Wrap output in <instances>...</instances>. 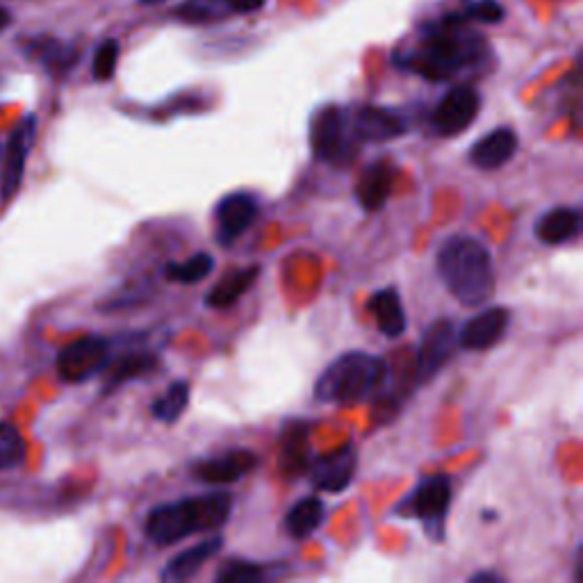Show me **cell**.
<instances>
[{
  "label": "cell",
  "instance_id": "1",
  "mask_svg": "<svg viewBox=\"0 0 583 583\" xmlns=\"http://www.w3.org/2000/svg\"><path fill=\"white\" fill-rule=\"evenodd\" d=\"M486 56V41L470 31L465 19L449 16L436 25L422 28L417 44L403 53L399 66L426 81H451L463 71L474 69Z\"/></svg>",
  "mask_w": 583,
  "mask_h": 583
},
{
  "label": "cell",
  "instance_id": "2",
  "mask_svg": "<svg viewBox=\"0 0 583 583\" xmlns=\"http://www.w3.org/2000/svg\"><path fill=\"white\" fill-rule=\"evenodd\" d=\"M436 269L449 294L465 308H478L497 290L488 246L470 235H451L438 248Z\"/></svg>",
  "mask_w": 583,
  "mask_h": 583
},
{
  "label": "cell",
  "instance_id": "3",
  "mask_svg": "<svg viewBox=\"0 0 583 583\" xmlns=\"http://www.w3.org/2000/svg\"><path fill=\"white\" fill-rule=\"evenodd\" d=\"M233 513V495L210 493L156 506L144 522V534L156 545H175L194 534L221 529Z\"/></svg>",
  "mask_w": 583,
  "mask_h": 583
},
{
  "label": "cell",
  "instance_id": "4",
  "mask_svg": "<svg viewBox=\"0 0 583 583\" xmlns=\"http://www.w3.org/2000/svg\"><path fill=\"white\" fill-rule=\"evenodd\" d=\"M388 384V363L367 351L342 353L328 365L315 384V399L321 403L356 405L381 392Z\"/></svg>",
  "mask_w": 583,
  "mask_h": 583
},
{
  "label": "cell",
  "instance_id": "5",
  "mask_svg": "<svg viewBox=\"0 0 583 583\" xmlns=\"http://www.w3.org/2000/svg\"><path fill=\"white\" fill-rule=\"evenodd\" d=\"M451 506V478L447 474L424 476L399 506L401 518L417 520L424 526V534L434 541H445L447 515Z\"/></svg>",
  "mask_w": 583,
  "mask_h": 583
},
{
  "label": "cell",
  "instance_id": "6",
  "mask_svg": "<svg viewBox=\"0 0 583 583\" xmlns=\"http://www.w3.org/2000/svg\"><path fill=\"white\" fill-rule=\"evenodd\" d=\"M311 148L319 162L344 169L359 156V142L353 137L347 114L338 106H326L311 121Z\"/></svg>",
  "mask_w": 583,
  "mask_h": 583
},
{
  "label": "cell",
  "instance_id": "7",
  "mask_svg": "<svg viewBox=\"0 0 583 583\" xmlns=\"http://www.w3.org/2000/svg\"><path fill=\"white\" fill-rule=\"evenodd\" d=\"M456 324L447 317L430 321L424 331L415 363H413V384L426 386L430 378H436L445 365L456 356V347H459V336H456Z\"/></svg>",
  "mask_w": 583,
  "mask_h": 583
},
{
  "label": "cell",
  "instance_id": "8",
  "mask_svg": "<svg viewBox=\"0 0 583 583\" xmlns=\"http://www.w3.org/2000/svg\"><path fill=\"white\" fill-rule=\"evenodd\" d=\"M112 361V340L104 336H85L73 340L58 353V374L66 384H85L106 372Z\"/></svg>",
  "mask_w": 583,
  "mask_h": 583
},
{
  "label": "cell",
  "instance_id": "9",
  "mask_svg": "<svg viewBox=\"0 0 583 583\" xmlns=\"http://www.w3.org/2000/svg\"><path fill=\"white\" fill-rule=\"evenodd\" d=\"M481 110V94L472 85H456L449 89L430 114V125L440 137L465 133Z\"/></svg>",
  "mask_w": 583,
  "mask_h": 583
},
{
  "label": "cell",
  "instance_id": "10",
  "mask_svg": "<svg viewBox=\"0 0 583 583\" xmlns=\"http://www.w3.org/2000/svg\"><path fill=\"white\" fill-rule=\"evenodd\" d=\"M356 467H359L356 445L344 442L342 447L328 451V453H321V456H317V459L311 461V465H308L311 484L315 490L340 495L342 490H347L351 486Z\"/></svg>",
  "mask_w": 583,
  "mask_h": 583
},
{
  "label": "cell",
  "instance_id": "11",
  "mask_svg": "<svg viewBox=\"0 0 583 583\" xmlns=\"http://www.w3.org/2000/svg\"><path fill=\"white\" fill-rule=\"evenodd\" d=\"M258 215H260L258 198L251 192L226 194L215 208L217 242L221 246H233L248 228L256 223Z\"/></svg>",
  "mask_w": 583,
  "mask_h": 583
},
{
  "label": "cell",
  "instance_id": "12",
  "mask_svg": "<svg viewBox=\"0 0 583 583\" xmlns=\"http://www.w3.org/2000/svg\"><path fill=\"white\" fill-rule=\"evenodd\" d=\"M35 135H37V119L33 114L25 117L10 135L3 173H0V198L3 201L14 198L23 183L25 162H28L31 148L35 144Z\"/></svg>",
  "mask_w": 583,
  "mask_h": 583
},
{
  "label": "cell",
  "instance_id": "13",
  "mask_svg": "<svg viewBox=\"0 0 583 583\" xmlns=\"http://www.w3.org/2000/svg\"><path fill=\"white\" fill-rule=\"evenodd\" d=\"M511 326V311L503 306H493L484 313L470 317L459 336V347L465 351H486L499 344Z\"/></svg>",
  "mask_w": 583,
  "mask_h": 583
},
{
  "label": "cell",
  "instance_id": "14",
  "mask_svg": "<svg viewBox=\"0 0 583 583\" xmlns=\"http://www.w3.org/2000/svg\"><path fill=\"white\" fill-rule=\"evenodd\" d=\"M258 456L251 449H231L221 456H212V459L198 461L192 465V476L203 484H235V481L244 478L248 472L256 470Z\"/></svg>",
  "mask_w": 583,
  "mask_h": 583
},
{
  "label": "cell",
  "instance_id": "15",
  "mask_svg": "<svg viewBox=\"0 0 583 583\" xmlns=\"http://www.w3.org/2000/svg\"><path fill=\"white\" fill-rule=\"evenodd\" d=\"M351 133L359 144H386L409 133V125L388 108L365 106L353 117Z\"/></svg>",
  "mask_w": 583,
  "mask_h": 583
},
{
  "label": "cell",
  "instance_id": "16",
  "mask_svg": "<svg viewBox=\"0 0 583 583\" xmlns=\"http://www.w3.org/2000/svg\"><path fill=\"white\" fill-rule=\"evenodd\" d=\"M394 179H397V169L392 160L378 158L369 162L361 173L356 190H353V196H356L361 210L381 212L394 190Z\"/></svg>",
  "mask_w": 583,
  "mask_h": 583
},
{
  "label": "cell",
  "instance_id": "17",
  "mask_svg": "<svg viewBox=\"0 0 583 583\" xmlns=\"http://www.w3.org/2000/svg\"><path fill=\"white\" fill-rule=\"evenodd\" d=\"M518 146H520L518 133L509 129V125H501V129L474 142L467 158L481 171H497L515 158Z\"/></svg>",
  "mask_w": 583,
  "mask_h": 583
},
{
  "label": "cell",
  "instance_id": "18",
  "mask_svg": "<svg viewBox=\"0 0 583 583\" xmlns=\"http://www.w3.org/2000/svg\"><path fill=\"white\" fill-rule=\"evenodd\" d=\"M311 424L303 420H288L281 430V474L286 478H299L311 465Z\"/></svg>",
  "mask_w": 583,
  "mask_h": 583
},
{
  "label": "cell",
  "instance_id": "19",
  "mask_svg": "<svg viewBox=\"0 0 583 583\" xmlns=\"http://www.w3.org/2000/svg\"><path fill=\"white\" fill-rule=\"evenodd\" d=\"M581 233V210L579 208H551L543 212L534 226V235L541 244L559 246L574 240Z\"/></svg>",
  "mask_w": 583,
  "mask_h": 583
},
{
  "label": "cell",
  "instance_id": "20",
  "mask_svg": "<svg viewBox=\"0 0 583 583\" xmlns=\"http://www.w3.org/2000/svg\"><path fill=\"white\" fill-rule=\"evenodd\" d=\"M260 278V265H248L240 269H231L223 278L212 286L206 296V306L215 311H228L251 290V286Z\"/></svg>",
  "mask_w": 583,
  "mask_h": 583
},
{
  "label": "cell",
  "instance_id": "21",
  "mask_svg": "<svg viewBox=\"0 0 583 583\" xmlns=\"http://www.w3.org/2000/svg\"><path fill=\"white\" fill-rule=\"evenodd\" d=\"M367 311L376 319V326H378V331H381V336L397 340L405 333L409 319H405L401 296L394 288L374 292L367 301Z\"/></svg>",
  "mask_w": 583,
  "mask_h": 583
},
{
  "label": "cell",
  "instance_id": "22",
  "mask_svg": "<svg viewBox=\"0 0 583 583\" xmlns=\"http://www.w3.org/2000/svg\"><path fill=\"white\" fill-rule=\"evenodd\" d=\"M221 547H223V536H212V538L201 541L198 545H194V547H190L185 551H179L167 563V568L162 572V579L169 581V583L192 579L194 574L201 572L203 566L215 559V556L221 551Z\"/></svg>",
  "mask_w": 583,
  "mask_h": 583
},
{
  "label": "cell",
  "instance_id": "23",
  "mask_svg": "<svg viewBox=\"0 0 583 583\" xmlns=\"http://www.w3.org/2000/svg\"><path fill=\"white\" fill-rule=\"evenodd\" d=\"M158 365H160V359L156 356V353H150V351L123 353L121 359H117L114 363L110 361V365L106 367L108 369V376H106L104 392L106 394L108 392H114L123 384H129V381H135V378L154 374L158 369Z\"/></svg>",
  "mask_w": 583,
  "mask_h": 583
},
{
  "label": "cell",
  "instance_id": "24",
  "mask_svg": "<svg viewBox=\"0 0 583 583\" xmlns=\"http://www.w3.org/2000/svg\"><path fill=\"white\" fill-rule=\"evenodd\" d=\"M326 515V506L319 497L299 499L286 515V531L294 541H306L321 526Z\"/></svg>",
  "mask_w": 583,
  "mask_h": 583
},
{
  "label": "cell",
  "instance_id": "25",
  "mask_svg": "<svg viewBox=\"0 0 583 583\" xmlns=\"http://www.w3.org/2000/svg\"><path fill=\"white\" fill-rule=\"evenodd\" d=\"M31 53L53 75H64L78 62V48L58 39H41L31 44Z\"/></svg>",
  "mask_w": 583,
  "mask_h": 583
},
{
  "label": "cell",
  "instance_id": "26",
  "mask_svg": "<svg viewBox=\"0 0 583 583\" xmlns=\"http://www.w3.org/2000/svg\"><path fill=\"white\" fill-rule=\"evenodd\" d=\"M215 271V258L210 253H194V256L185 263H169L165 267V278L171 283L194 286L201 283L203 278H208Z\"/></svg>",
  "mask_w": 583,
  "mask_h": 583
},
{
  "label": "cell",
  "instance_id": "27",
  "mask_svg": "<svg viewBox=\"0 0 583 583\" xmlns=\"http://www.w3.org/2000/svg\"><path fill=\"white\" fill-rule=\"evenodd\" d=\"M190 405V384L187 381H173L165 394L158 397L154 403V415L158 422L165 424H175L181 420V415L187 411Z\"/></svg>",
  "mask_w": 583,
  "mask_h": 583
},
{
  "label": "cell",
  "instance_id": "28",
  "mask_svg": "<svg viewBox=\"0 0 583 583\" xmlns=\"http://www.w3.org/2000/svg\"><path fill=\"white\" fill-rule=\"evenodd\" d=\"M276 576L274 568L267 563H256V561H228L223 568L217 572L219 583H260Z\"/></svg>",
  "mask_w": 583,
  "mask_h": 583
},
{
  "label": "cell",
  "instance_id": "29",
  "mask_svg": "<svg viewBox=\"0 0 583 583\" xmlns=\"http://www.w3.org/2000/svg\"><path fill=\"white\" fill-rule=\"evenodd\" d=\"M25 461V440L14 424H0V472H10Z\"/></svg>",
  "mask_w": 583,
  "mask_h": 583
},
{
  "label": "cell",
  "instance_id": "30",
  "mask_svg": "<svg viewBox=\"0 0 583 583\" xmlns=\"http://www.w3.org/2000/svg\"><path fill=\"white\" fill-rule=\"evenodd\" d=\"M119 64V41L114 39H106L96 48V56H94V66L92 73L98 83H106L114 78V71Z\"/></svg>",
  "mask_w": 583,
  "mask_h": 583
},
{
  "label": "cell",
  "instance_id": "31",
  "mask_svg": "<svg viewBox=\"0 0 583 583\" xmlns=\"http://www.w3.org/2000/svg\"><path fill=\"white\" fill-rule=\"evenodd\" d=\"M503 16H506V10L501 8V3H497V0H476V3L470 5L467 10V19L478 21V23H488V25L501 23Z\"/></svg>",
  "mask_w": 583,
  "mask_h": 583
},
{
  "label": "cell",
  "instance_id": "32",
  "mask_svg": "<svg viewBox=\"0 0 583 583\" xmlns=\"http://www.w3.org/2000/svg\"><path fill=\"white\" fill-rule=\"evenodd\" d=\"M226 8L235 14H251L265 8L267 0H223Z\"/></svg>",
  "mask_w": 583,
  "mask_h": 583
},
{
  "label": "cell",
  "instance_id": "33",
  "mask_svg": "<svg viewBox=\"0 0 583 583\" xmlns=\"http://www.w3.org/2000/svg\"><path fill=\"white\" fill-rule=\"evenodd\" d=\"M470 581H472V583H501L503 576L497 574V572H493V570H484V572L472 574Z\"/></svg>",
  "mask_w": 583,
  "mask_h": 583
},
{
  "label": "cell",
  "instance_id": "34",
  "mask_svg": "<svg viewBox=\"0 0 583 583\" xmlns=\"http://www.w3.org/2000/svg\"><path fill=\"white\" fill-rule=\"evenodd\" d=\"M10 21H12V14H10V10H8V8H3V5H0V33H3V31L8 28Z\"/></svg>",
  "mask_w": 583,
  "mask_h": 583
},
{
  "label": "cell",
  "instance_id": "35",
  "mask_svg": "<svg viewBox=\"0 0 583 583\" xmlns=\"http://www.w3.org/2000/svg\"><path fill=\"white\" fill-rule=\"evenodd\" d=\"M139 3L142 5H160V3H165V0H139Z\"/></svg>",
  "mask_w": 583,
  "mask_h": 583
}]
</instances>
